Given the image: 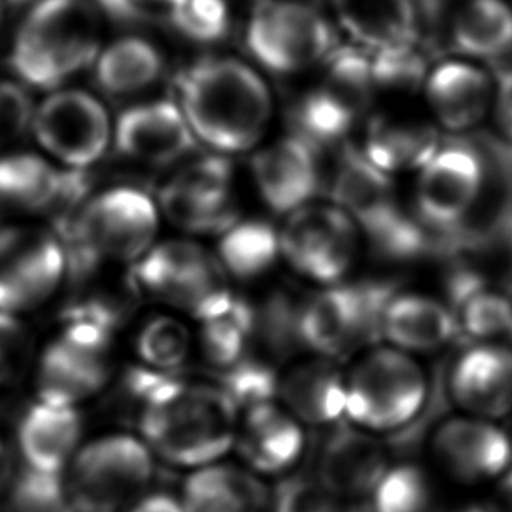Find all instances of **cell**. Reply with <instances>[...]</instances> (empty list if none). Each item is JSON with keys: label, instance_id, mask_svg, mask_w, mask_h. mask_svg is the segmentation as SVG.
Listing matches in <instances>:
<instances>
[{"label": "cell", "instance_id": "26", "mask_svg": "<svg viewBox=\"0 0 512 512\" xmlns=\"http://www.w3.org/2000/svg\"><path fill=\"white\" fill-rule=\"evenodd\" d=\"M457 327L455 313L439 299L408 292L390 299L381 336L394 348L409 355L432 353L450 345Z\"/></svg>", "mask_w": 512, "mask_h": 512}, {"label": "cell", "instance_id": "10", "mask_svg": "<svg viewBox=\"0 0 512 512\" xmlns=\"http://www.w3.org/2000/svg\"><path fill=\"white\" fill-rule=\"evenodd\" d=\"M245 44L264 69L294 74L331 55L334 34L312 7L291 0H268L252 16Z\"/></svg>", "mask_w": 512, "mask_h": 512}, {"label": "cell", "instance_id": "36", "mask_svg": "<svg viewBox=\"0 0 512 512\" xmlns=\"http://www.w3.org/2000/svg\"><path fill=\"white\" fill-rule=\"evenodd\" d=\"M457 317V315H455ZM457 322L481 343H497L512 333V303L507 292L478 289L465 296Z\"/></svg>", "mask_w": 512, "mask_h": 512}, {"label": "cell", "instance_id": "20", "mask_svg": "<svg viewBox=\"0 0 512 512\" xmlns=\"http://www.w3.org/2000/svg\"><path fill=\"white\" fill-rule=\"evenodd\" d=\"M305 432L289 409L263 402L243 409L235 446L247 469L261 476H280L296 467L305 453Z\"/></svg>", "mask_w": 512, "mask_h": 512}, {"label": "cell", "instance_id": "34", "mask_svg": "<svg viewBox=\"0 0 512 512\" xmlns=\"http://www.w3.org/2000/svg\"><path fill=\"white\" fill-rule=\"evenodd\" d=\"M201 345L208 362L228 369L243 360V352L256 333V312L242 299L201 320Z\"/></svg>", "mask_w": 512, "mask_h": 512}, {"label": "cell", "instance_id": "17", "mask_svg": "<svg viewBox=\"0 0 512 512\" xmlns=\"http://www.w3.org/2000/svg\"><path fill=\"white\" fill-rule=\"evenodd\" d=\"M450 394L465 415L500 420L512 411V348L479 343L451 367Z\"/></svg>", "mask_w": 512, "mask_h": 512}, {"label": "cell", "instance_id": "33", "mask_svg": "<svg viewBox=\"0 0 512 512\" xmlns=\"http://www.w3.org/2000/svg\"><path fill=\"white\" fill-rule=\"evenodd\" d=\"M280 235L268 222H235L219 243V263L238 278H256L277 261Z\"/></svg>", "mask_w": 512, "mask_h": 512}, {"label": "cell", "instance_id": "44", "mask_svg": "<svg viewBox=\"0 0 512 512\" xmlns=\"http://www.w3.org/2000/svg\"><path fill=\"white\" fill-rule=\"evenodd\" d=\"M34 114L27 91L20 84L0 83V149L27 132Z\"/></svg>", "mask_w": 512, "mask_h": 512}, {"label": "cell", "instance_id": "38", "mask_svg": "<svg viewBox=\"0 0 512 512\" xmlns=\"http://www.w3.org/2000/svg\"><path fill=\"white\" fill-rule=\"evenodd\" d=\"M168 18L186 39L200 44L224 39L231 21L226 0H172Z\"/></svg>", "mask_w": 512, "mask_h": 512}, {"label": "cell", "instance_id": "16", "mask_svg": "<svg viewBox=\"0 0 512 512\" xmlns=\"http://www.w3.org/2000/svg\"><path fill=\"white\" fill-rule=\"evenodd\" d=\"M483 182L485 167L472 147H439L418 173L416 208L430 226L450 228L474 208Z\"/></svg>", "mask_w": 512, "mask_h": 512}, {"label": "cell", "instance_id": "29", "mask_svg": "<svg viewBox=\"0 0 512 512\" xmlns=\"http://www.w3.org/2000/svg\"><path fill=\"white\" fill-rule=\"evenodd\" d=\"M343 27L374 51L413 44V0H336Z\"/></svg>", "mask_w": 512, "mask_h": 512}, {"label": "cell", "instance_id": "35", "mask_svg": "<svg viewBox=\"0 0 512 512\" xmlns=\"http://www.w3.org/2000/svg\"><path fill=\"white\" fill-rule=\"evenodd\" d=\"M367 507L371 512H434L436 493L422 467L390 465L367 499Z\"/></svg>", "mask_w": 512, "mask_h": 512}, {"label": "cell", "instance_id": "48", "mask_svg": "<svg viewBox=\"0 0 512 512\" xmlns=\"http://www.w3.org/2000/svg\"><path fill=\"white\" fill-rule=\"evenodd\" d=\"M126 512H186L180 499L168 493H144Z\"/></svg>", "mask_w": 512, "mask_h": 512}, {"label": "cell", "instance_id": "27", "mask_svg": "<svg viewBox=\"0 0 512 512\" xmlns=\"http://www.w3.org/2000/svg\"><path fill=\"white\" fill-rule=\"evenodd\" d=\"M278 394L301 423L331 425L346 418V378L326 360L292 367L280 378Z\"/></svg>", "mask_w": 512, "mask_h": 512}, {"label": "cell", "instance_id": "42", "mask_svg": "<svg viewBox=\"0 0 512 512\" xmlns=\"http://www.w3.org/2000/svg\"><path fill=\"white\" fill-rule=\"evenodd\" d=\"M301 306L294 303L287 294H275L264 305L261 315H256V331L270 346L273 353L291 352L299 340V313Z\"/></svg>", "mask_w": 512, "mask_h": 512}, {"label": "cell", "instance_id": "45", "mask_svg": "<svg viewBox=\"0 0 512 512\" xmlns=\"http://www.w3.org/2000/svg\"><path fill=\"white\" fill-rule=\"evenodd\" d=\"M25 352V331L11 313L0 312V385L11 380Z\"/></svg>", "mask_w": 512, "mask_h": 512}, {"label": "cell", "instance_id": "9", "mask_svg": "<svg viewBox=\"0 0 512 512\" xmlns=\"http://www.w3.org/2000/svg\"><path fill=\"white\" fill-rule=\"evenodd\" d=\"M133 282L200 320L221 312L235 298L222 264L187 240L160 243L149 250L135 266Z\"/></svg>", "mask_w": 512, "mask_h": 512}, {"label": "cell", "instance_id": "19", "mask_svg": "<svg viewBox=\"0 0 512 512\" xmlns=\"http://www.w3.org/2000/svg\"><path fill=\"white\" fill-rule=\"evenodd\" d=\"M252 175L268 207L296 212L319 191V149L298 135L277 140L254 156Z\"/></svg>", "mask_w": 512, "mask_h": 512}, {"label": "cell", "instance_id": "24", "mask_svg": "<svg viewBox=\"0 0 512 512\" xmlns=\"http://www.w3.org/2000/svg\"><path fill=\"white\" fill-rule=\"evenodd\" d=\"M83 420L76 408L39 401L28 409L18 430L21 457L35 471L65 476L79 451Z\"/></svg>", "mask_w": 512, "mask_h": 512}, {"label": "cell", "instance_id": "3", "mask_svg": "<svg viewBox=\"0 0 512 512\" xmlns=\"http://www.w3.org/2000/svg\"><path fill=\"white\" fill-rule=\"evenodd\" d=\"M55 228L67 271L79 280L104 261L130 263L146 256L158 231V208L137 187H114Z\"/></svg>", "mask_w": 512, "mask_h": 512}, {"label": "cell", "instance_id": "18", "mask_svg": "<svg viewBox=\"0 0 512 512\" xmlns=\"http://www.w3.org/2000/svg\"><path fill=\"white\" fill-rule=\"evenodd\" d=\"M119 154L147 165H170L194 149V133L170 100L135 105L119 116L114 128Z\"/></svg>", "mask_w": 512, "mask_h": 512}, {"label": "cell", "instance_id": "14", "mask_svg": "<svg viewBox=\"0 0 512 512\" xmlns=\"http://www.w3.org/2000/svg\"><path fill=\"white\" fill-rule=\"evenodd\" d=\"M233 170L222 156H203L168 180L160 205L168 219L193 233H224L236 222Z\"/></svg>", "mask_w": 512, "mask_h": 512}, {"label": "cell", "instance_id": "22", "mask_svg": "<svg viewBox=\"0 0 512 512\" xmlns=\"http://www.w3.org/2000/svg\"><path fill=\"white\" fill-rule=\"evenodd\" d=\"M387 450L366 430L340 429L320 451V485L346 502L369 499L388 471Z\"/></svg>", "mask_w": 512, "mask_h": 512}, {"label": "cell", "instance_id": "50", "mask_svg": "<svg viewBox=\"0 0 512 512\" xmlns=\"http://www.w3.org/2000/svg\"><path fill=\"white\" fill-rule=\"evenodd\" d=\"M13 479V467L7 455L6 448L0 443V492L6 488Z\"/></svg>", "mask_w": 512, "mask_h": 512}, {"label": "cell", "instance_id": "21", "mask_svg": "<svg viewBox=\"0 0 512 512\" xmlns=\"http://www.w3.org/2000/svg\"><path fill=\"white\" fill-rule=\"evenodd\" d=\"M425 98L437 125L462 133L481 125L492 114L495 84L476 63L450 60L430 70L423 83Z\"/></svg>", "mask_w": 512, "mask_h": 512}, {"label": "cell", "instance_id": "47", "mask_svg": "<svg viewBox=\"0 0 512 512\" xmlns=\"http://www.w3.org/2000/svg\"><path fill=\"white\" fill-rule=\"evenodd\" d=\"M98 13L109 16L118 23H140L149 18L147 4L144 0H91Z\"/></svg>", "mask_w": 512, "mask_h": 512}, {"label": "cell", "instance_id": "12", "mask_svg": "<svg viewBox=\"0 0 512 512\" xmlns=\"http://www.w3.org/2000/svg\"><path fill=\"white\" fill-rule=\"evenodd\" d=\"M67 273L58 236L28 228L0 229V312L32 310L56 291Z\"/></svg>", "mask_w": 512, "mask_h": 512}, {"label": "cell", "instance_id": "49", "mask_svg": "<svg viewBox=\"0 0 512 512\" xmlns=\"http://www.w3.org/2000/svg\"><path fill=\"white\" fill-rule=\"evenodd\" d=\"M490 512H512V471H507L493 490Z\"/></svg>", "mask_w": 512, "mask_h": 512}, {"label": "cell", "instance_id": "43", "mask_svg": "<svg viewBox=\"0 0 512 512\" xmlns=\"http://www.w3.org/2000/svg\"><path fill=\"white\" fill-rule=\"evenodd\" d=\"M352 502L341 500L320 485L319 479H292L280 486L271 512H353Z\"/></svg>", "mask_w": 512, "mask_h": 512}, {"label": "cell", "instance_id": "28", "mask_svg": "<svg viewBox=\"0 0 512 512\" xmlns=\"http://www.w3.org/2000/svg\"><path fill=\"white\" fill-rule=\"evenodd\" d=\"M436 126L411 116H378L369 123L362 153L385 173L420 170L439 149Z\"/></svg>", "mask_w": 512, "mask_h": 512}, {"label": "cell", "instance_id": "32", "mask_svg": "<svg viewBox=\"0 0 512 512\" xmlns=\"http://www.w3.org/2000/svg\"><path fill=\"white\" fill-rule=\"evenodd\" d=\"M161 70L163 58L151 42L126 37L98 55L95 79L100 90L123 97L146 90L160 77Z\"/></svg>", "mask_w": 512, "mask_h": 512}, {"label": "cell", "instance_id": "7", "mask_svg": "<svg viewBox=\"0 0 512 512\" xmlns=\"http://www.w3.org/2000/svg\"><path fill=\"white\" fill-rule=\"evenodd\" d=\"M331 196L334 205L364 229L383 256L409 257L420 249V231L395 205L388 173L373 165L359 149H343L331 182Z\"/></svg>", "mask_w": 512, "mask_h": 512}, {"label": "cell", "instance_id": "11", "mask_svg": "<svg viewBox=\"0 0 512 512\" xmlns=\"http://www.w3.org/2000/svg\"><path fill=\"white\" fill-rule=\"evenodd\" d=\"M357 245V224L336 205L299 208L280 233V250L292 268L320 284H338L345 277Z\"/></svg>", "mask_w": 512, "mask_h": 512}, {"label": "cell", "instance_id": "6", "mask_svg": "<svg viewBox=\"0 0 512 512\" xmlns=\"http://www.w3.org/2000/svg\"><path fill=\"white\" fill-rule=\"evenodd\" d=\"M154 476V455L142 439L111 434L79 448L67 476L76 512H118L144 495Z\"/></svg>", "mask_w": 512, "mask_h": 512}, {"label": "cell", "instance_id": "37", "mask_svg": "<svg viewBox=\"0 0 512 512\" xmlns=\"http://www.w3.org/2000/svg\"><path fill=\"white\" fill-rule=\"evenodd\" d=\"M9 509L13 512H76L70 502L67 478L23 465L11 479Z\"/></svg>", "mask_w": 512, "mask_h": 512}, {"label": "cell", "instance_id": "40", "mask_svg": "<svg viewBox=\"0 0 512 512\" xmlns=\"http://www.w3.org/2000/svg\"><path fill=\"white\" fill-rule=\"evenodd\" d=\"M278 383L280 378L268 364L243 359L224 369L219 387L231 397L236 408L245 409L273 401L278 394Z\"/></svg>", "mask_w": 512, "mask_h": 512}, {"label": "cell", "instance_id": "15", "mask_svg": "<svg viewBox=\"0 0 512 512\" xmlns=\"http://www.w3.org/2000/svg\"><path fill=\"white\" fill-rule=\"evenodd\" d=\"M432 457L451 479L483 485L502 478L512 460V441L497 423L478 416H453L432 436Z\"/></svg>", "mask_w": 512, "mask_h": 512}, {"label": "cell", "instance_id": "30", "mask_svg": "<svg viewBox=\"0 0 512 512\" xmlns=\"http://www.w3.org/2000/svg\"><path fill=\"white\" fill-rule=\"evenodd\" d=\"M65 170H56L37 154L0 158V205L25 212L53 214L62 194Z\"/></svg>", "mask_w": 512, "mask_h": 512}, {"label": "cell", "instance_id": "41", "mask_svg": "<svg viewBox=\"0 0 512 512\" xmlns=\"http://www.w3.org/2000/svg\"><path fill=\"white\" fill-rule=\"evenodd\" d=\"M373 63L374 86L385 90L411 91L425 83V65L413 44L376 51Z\"/></svg>", "mask_w": 512, "mask_h": 512}, {"label": "cell", "instance_id": "51", "mask_svg": "<svg viewBox=\"0 0 512 512\" xmlns=\"http://www.w3.org/2000/svg\"><path fill=\"white\" fill-rule=\"evenodd\" d=\"M39 0H6L7 6H28L30 4V7L34 6V4H37Z\"/></svg>", "mask_w": 512, "mask_h": 512}, {"label": "cell", "instance_id": "2", "mask_svg": "<svg viewBox=\"0 0 512 512\" xmlns=\"http://www.w3.org/2000/svg\"><path fill=\"white\" fill-rule=\"evenodd\" d=\"M180 111L198 139L221 153L256 146L270 125V90L235 58H207L177 79Z\"/></svg>", "mask_w": 512, "mask_h": 512}, {"label": "cell", "instance_id": "52", "mask_svg": "<svg viewBox=\"0 0 512 512\" xmlns=\"http://www.w3.org/2000/svg\"><path fill=\"white\" fill-rule=\"evenodd\" d=\"M6 6V0H0V23H2V16H4V7Z\"/></svg>", "mask_w": 512, "mask_h": 512}, {"label": "cell", "instance_id": "1", "mask_svg": "<svg viewBox=\"0 0 512 512\" xmlns=\"http://www.w3.org/2000/svg\"><path fill=\"white\" fill-rule=\"evenodd\" d=\"M126 388L140 404V434L153 455L201 469L235 446L238 408L219 385H194L151 367H133Z\"/></svg>", "mask_w": 512, "mask_h": 512}, {"label": "cell", "instance_id": "4", "mask_svg": "<svg viewBox=\"0 0 512 512\" xmlns=\"http://www.w3.org/2000/svg\"><path fill=\"white\" fill-rule=\"evenodd\" d=\"M100 13L91 0H39L14 37L9 63L23 83L51 90L98 58Z\"/></svg>", "mask_w": 512, "mask_h": 512}, {"label": "cell", "instance_id": "23", "mask_svg": "<svg viewBox=\"0 0 512 512\" xmlns=\"http://www.w3.org/2000/svg\"><path fill=\"white\" fill-rule=\"evenodd\" d=\"M111 376L109 352L58 338L44 352L37 376L39 401L76 408L98 394Z\"/></svg>", "mask_w": 512, "mask_h": 512}, {"label": "cell", "instance_id": "8", "mask_svg": "<svg viewBox=\"0 0 512 512\" xmlns=\"http://www.w3.org/2000/svg\"><path fill=\"white\" fill-rule=\"evenodd\" d=\"M394 292L385 284L333 285L301 306L299 340L326 357H338L381 336Z\"/></svg>", "mask_w": 512, "mask_h": 512}, {"label": "cell", "instance_id": "31", "mask_svg": "<svg viewBox=\"0 0 512 512\" xmlns=\"http://www.w3.org/2000/svg\"><path fill=\"white\" fill-rule=\"evenodd\" d=\"M455 48L472 58H495L512 46V7L504 0H467L451 25Z\"/></svg>", "mask_w": 512, "mask_h": 512}, {"label": "cell", "instance_id": "25", "mask_svg": "<svg viewBox=\"0 0 512 512\" xmlns=\"http://www.w3.org/2000/svg\"><path fill=\"white\" fill-rule=\"evenodd\" d=\"M180 502L186 512H270L273 499L254 472L217 462L189 474Z\"/></svg>", "mask_w": 512, "mask_h": 512}, {"label": "cell", "instance_id": "5", "mask_svg": "<svg viewBox=\"0 0 512 512\" xmlns=\"http://www.w3.org/2000/svg\"><path fill=\"white\" fill-rule=\"evenodd\" d=\"M429 380L409 353L374 348L346 376V418L369 434L404 429L422 413Z\"/></svg>", "mask_w": 512, "mask_h": 512}, {"label": "cell", "instance_id": "39", "mask_svg": "<svg viewBox=\"0 0 512 512\" xmlns=\"http://www.w3.org/2000/svg\"><path fill=\"white\" fill-rule=\"evenodd\" d=\"M191 336L186 326L172 317H156L139 334L137 350L147 366L156 371H172L189 355Z\"/></svg>", "mask_w": 512, "mask_h": 512}, {"label": "cell", "instance_id": "46", "mask_svg": "<svg viewBox=\"0 0 512 512\" xmlns=\"http://www.w3.org/2000/svg\"><path fill=\"white\" fill-rule=\"evenodd\" d=\"M492 114L502 137L512 142V70L500 77L495 86Z\"/></svg>", "mask_w": 512, "mask_h": 512}, {"label": "cell", "instance_id": "13", "mask_svg": "<svg viewBox=\"0 0 512 512\" xmlns=\"http://www.w3.org/2000/svg\"><path fill=\"white\" fill-rule=\"evenodd\" d=\"M35 137L69 168L86 170L104 156L111 142V121L90 93L58 91L34 114Z\"/></svg>", "mask_w": 512, "mask_h": 512}]
</instances>
